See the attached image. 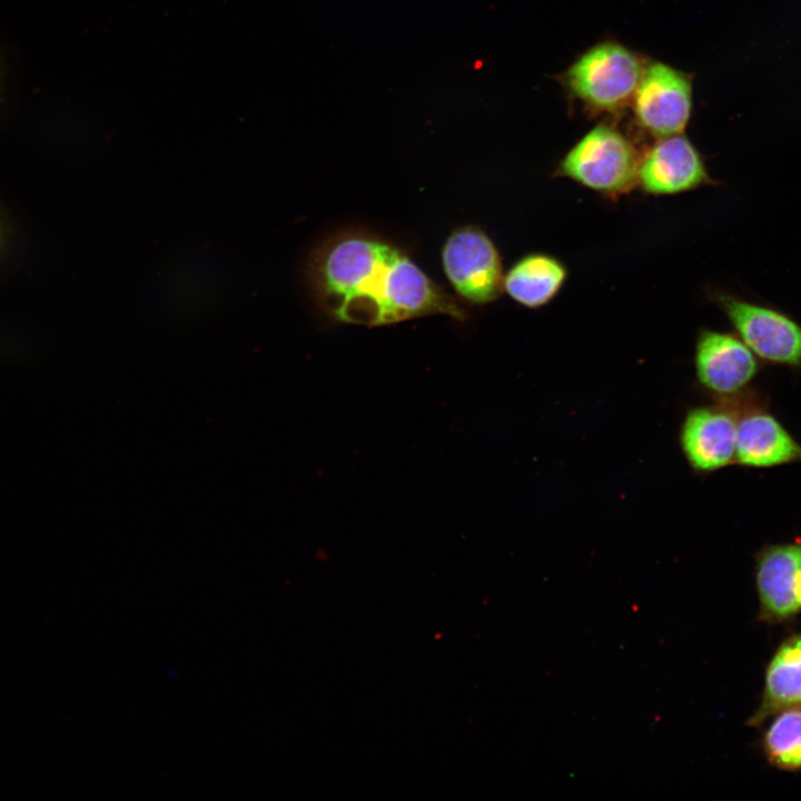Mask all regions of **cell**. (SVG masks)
Wrapping results in <instances>:
<instances>
[{
	"label": "cell",
	"instance_id": "obj_9",
	"mask_svg": "<svg viewBox=\"0 0 801 801\" xmlns=\"http://www.w3.org/2000/svg\"><path fill=\"white\" fill-rule=\"evenodd\" d=\"M680 442L694 469L716 471L735 457L736 423L722 409L693 408L684 418Z\"/></svg>",
	"mask_w": 801,
	"mask_h": 801
},
{
	"label": "cell",
	"instance_id": "obj_14",
	"mask_svg": "<svg viewBox=\"0 0 801 801\" xmlns=\"http://www.w3.org/2000/svg\"><path fill=\"white\" fill-rule=\"evenodd\" d=\"M764 750L774 765L801 769V704L777 712L764 735Z\"/></svg>",
	"mask_w": 801,
	"mask_h": 801
},
{
	"label": "cell",
	"instance_id": "obj_7",
	"mask_svg": "<svg viewBox=\"0 0 801 801\" xmlns=\"http://www.w3.org/2000/svg\"><path fill=\"white\" fill-rule=\"evenodd\" d=\"M699 150L682 134L659 138L640 158L637 185L654 196H671L712 185Z\"/></svg>",
	"mask_w": 801,
	"mask_h": 801
},
{
	"label": "cell",
	"instance_id": "obj_13",
	"mask_svg": "<svg viewBox=\"0 0 801 801\" xmlns=\"http://www.w3.org/2000/svg\"><path fill=\"white\" fill-rule=\"evenodd\" d=\"M801 704V635L787 640L775 652L765 673L761 705L753 718L760 723L785 708Z\"/></svg>",
	"mask_w": 801,
	"mask_h": 801
},
{
	"label": "cell",
	"instance_id": "obj_8",
	"mask_svg": "<svg viewBox=\"0 0 801 801\" xmlns=\"http://www.w3.org/2000/svg\"><path fill=\"white\" fill-rule=\"evenodd\" d=\"M699 382L718 394H732L755 376L758 364L744 342L730 333L701 329L695 344Z\"/></svg>",
	"mask_w": 801,
	"mask_h": 801
},
{
	"label": "cell",
	"instance_id": "obj_5",
	"mask_svg": "<svg viewBox=\"0 0 801 801\" xmlns=\"http://www.w3.org/2000/svg\"><path fill=\"white\" fill-rule=\"evenodd\" d=\"M443 268L454 289L466 300L485 304L504 290L501 256L481 229L468 226L455 230L442 251Z\"/></svg>",
	"mask_w": 801,
	"mask_h": 801
},
{
	"label": "cell",
	"instance_id": "obj_3",
	"mask_svg": "<svg viewBox=\"0 0 801 801\" xmlns=\"http://www.w3.org/2000/svg\"><path fill=\"white\" fill-rule=\"evenodd\" d=\"M643 70L639 58L627 48L604 42L590 48L571 66L567 83L589 106L615 110L634 96Z\"/></svg>",
	"mask_w": 801,
	"mask_h": 801
},
{
	"label": "cell",
	"instance_id": "obj_4",
	"mask_svg": "<svg viewBox=\"0 0 801 801\" xmlns=\"http://www.w3.org/2000/svg\"><path fill=\"white\" fill-rule=\"evenodd\" d=\"M712 298L753 354L770 363L801 367V325L792 317L722 290Z\"/></svg>",
	"mask_w": 801,
	"mask_h": 801
},
{
	"label": "cell",
	"instance_id": "obj_11",
	"mask_svg": "<svg viewBox=\"0 0 801 801\" xmlns=\"http://www.w3.org/2000/svg\"><path fill=\"white\" fill-rule=\"evenodd\" d=\"M735 458L743 465L770 467L801 461V446L768 414H752L736 424Z\"/></svg>",
	"mask_w": 801,
	"mask_h": 801
},
{
	"label": "cell",
	"instance_id": "obj_6",
	"mask_svg": "<svg viewBox=\"0 0 801 801\" xmlns=\"http://www.w3.org/2000/svg\"><path fill=\"white\" fill-rule=\"evenodd\" d=\"M639 123L663 138L681 135L691 117L692 86L686 76L662 62L643 70L633 96Z\"/></svg>",
	"mask_w": 801,
	"mask_h": 801
},
{
	"label": "cell",
	"instance_id": "obj_12",
	"mask_svg": "<svg viewBox=\"0 0 801 801\" xmlns=\"http://www.w3.org/2000/svg\"><path fill=\"white\" fill-rule=\"evenodd\" d=\"M566 277L567 270L561 260L533 253L518 259L504 275L503 289L520 305L540 308L555 298Z\"/></svg>",
	"mask_w": 801,
	"mask_h": 801
},
{
	"label": "cell",
	"instance_id": "obj_2",
	"mask_svg": "<svg viewBox=\"0 0 801 801\" xmlns=\"http://www.w3.org/2000/svg\"><path fill=\"white\" fill-rule=\"evenodd\" d=\"M640 158L617 129L597 125L582 136L560 161L557 172L606 196H617L637 185Z\"/></svg>",
	"mask_w": 801,
	"mask_h": 801
},
{
	"label": "cell",
	"instance_id": "obj_10",
	"mask_svg": "<svg viewBox=\"0 0 801 801\" xmlns=\"http://www.w3.org/2000/svg\"><path fill=\"white\" fill-rule=\"evenodd\" d=\"M756 585L768 614L787 617L801 610V545L768 548L759 558Z\"/></svg>",
	"mask_w": 801,
	"mask_h": 801
},
{
	"label": "cell",
	"instance_id": "obj_1",
	"mask_svg": "<svg viewBox=\"0 0 801 801\" xmlns=\"http://www.w3.org/2000/svg\"><path fill=\"white\" fill-rule=\"evenodd\" d=\"M313 297L334 319L380 326L433 314L465 318L456 299L393 245L346 235L317 249L306 265Z\"/></svg>",
	"mask_w": 801,
	"mask_h": 801
}]
</instances>
